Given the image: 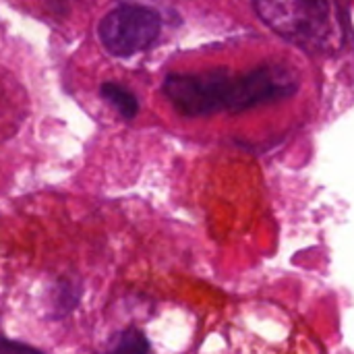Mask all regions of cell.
<instances>
[{
  "instance_id": "obj_1",
  "label": "cell",
  "mask_w": 354,
  "mask_h": 354,
  "mask_svg": "<svg viewBox=\"0 0 354 354\" xmlns=\"http://www.w3.org/2000/svg\"><path fill=\"white\" fill-rule=\"evenodd\" d=\"M299 81L290 68L266 64L245 75L226 71L174 73L164 81V95L187 116H205L216 112H243L292 95Z\"/></svg>"
},
{
  "instance_id": "obj_2",
  "label": "cell",
  "mask_w": 354,
  "mask_h": 354,
  "mask_svg": "<svg viewBox=\"0 0 354 354\" xmlns=\"http://www.w3.org/2000/svg\"><path fill=\"white\" fill-rule=\"evenodd\" d=\"M259 19L290 44L326 52L340 46V6L336 0H253Z\"/></svg>"
},
{
  "instance_id": "obj_3",
  "label": "cell",
  "mask_w": 354,
  "mask_h": 354,
  "mask_svg": "<svg viewBox=\"0 0 354 354\" xmlns=\"http://www.w3.org/2000/svg\"><path fill=\"white\" fill-rule=\"evenodd\" d=\"M160 15L143 4H120L100 23V41L114 56H133L147 50L160 35Z\"/></svg>"
},
{
  "instance_id": "obj_4",
  "label": "cell",
  "mask_w": 354,
  "mask_h": 354,
  "mask_svg": "<svg viewBox=\"0 0 354 354\" xmlns=\"http://www.w3.org/2000/svg\"><path fill=\"white\" fill-rule=\"evenodd\" d=\"M81 301V286L73 280H58L50 288V317L64 319L68 317Z\"/></svg>"
},
{
  "instance_id": "obj_5",
  "label": "cell",
  "mask_w": 354,
  "mask_h": 354,
  "mask_svg": "<svg viewBox=\"0 0 354 354\" xmlns=\"http://www.w3.org/2000/svg\"><path fill=\"white\" fill-rule=\"evenodd\" d=\"M102 95H104V100H106L108 104H112V106L116 108V112H118L122 118L131 120V118L137 116V112H139V102H137V97H135L129 89H124L122 85L108 81V83L102 85Z\"/></svg>"
},
{
  "instance_id": "obj_6",
  "label": "cell",
  "mask_w": 354,
  "mask_h": 354,
  "mask_svg": "<svg viewBox=\"0 0 354 354\" xmlns=\"http://www.w3.org/2000/svg\"><path fill=\"white\" fill-rule=\"evenodd\" d=\"M106 354H149V340L137 328H129L120 332Z\"/></svg>"
},
{
  "instance_id": "obj_7",
  "label": "cell",
  "mask_w": 354,
  "mask_h": 354,
  "mask_svg": "<svg viewBox=\"0 0 354 354\" xmlns=\"http://www.w3.org/2000/svg\"><path fill=\"white\" fill-rule=\"evenodd\" d=\"M0 354H44L39 348L0 336Z\"/></svg>"
}]
</instances>
